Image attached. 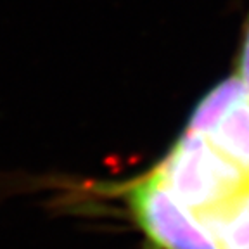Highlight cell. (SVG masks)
Returning a JSON list of instances; mask_svg holds the SVG:
<instances>
[{"label":"cell","mask_w":249,"mask_h":249,"mask_svg":"<svg viewBox=\"0 0 249 249\" xmlns=\"http://www.w3.org/2000/svg\"><path fill=\"white\" fill-rule=\"evenodd\" d=\"M235 74L244 85L249 95V9L246 12L244 23L241 30V40H239L237 61H235Z\"/></svg>","instance_id":"obj_5"},{"label":"cell","mask_w":249,"mask_h":249,"mask_svg":"<svg viewBox=\"0 0 249 249\" xmlns=\"http://www.w3.org/2000/svg\"><path fill=\"white\" fill-rule=\"evenodd\" d=\"M120 194L156 249H220L201 220L177 199L154 168L124 183Z\"/></svg>","instance_id":"obj_2"},{"label":"cell","mask_w":249,"mask_h":249,"mask_svg":"<svg viewBox=\"0 0 249 249\" xmlns=\"http://www.w3.org/2000/svg\"><path fill=\"white\" fill-rule=\"evenodd\" d=\"M154 170L196 216L227 202L249 183L232 161L187 128Z\"/></svg>","instance_id":"obj_1"},{"label":"cell","mask_w":249,"mask_h":249,"mask_svg":"<svg viewBox=\"0 0 249 249\" xmlns=\"http://www.w3.org/2000/svg\"><path fill=\"white\" fill-rule=\"evenodd\" d=\"M187 130L202 135L249 178V95L235 73L197 102Z\"/></svg>","instance_id":"obj_3"},{"label":"cell","mask_w":249,"mask_h":249,"mask_svg":"<svg viewBox=\"0 0 249 249\" xmlns=\"http://www.w3.org/2000/svg\"><path fill=\"white\" fill-rule=\"evenodd\" d=\"M197 218L220 249H249V183L232 199Z\"/></svg>","instance_id":"obj_4"}]
</instances>
